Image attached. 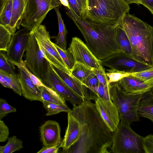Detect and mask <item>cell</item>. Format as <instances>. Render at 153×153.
I'll list each match as a JSON object with an SVG mask.
<instances>
[{
    "label": "cell",
    "mask_w": 153,
    "mask_h": 153,
    "mask_svg": "<svg viewBox=\"0 0 153 153\" xmlns=\"http://www.w3.org/2000/svg\"><path fill=\"white\" fill-rule=\"evenodd\" d=\"M78 120L80 134L78 140L66 153H108L111 146L112 132L90 100L73 105L70 111Z\"/></svg>",
    "instance_id": "obj_1"
},
{
    "label": "cell",
    "mask_w": 153,
    "mask_h": 153,
    "mask_svg": "<svg viewBox=\"0 0 153 153\" xmlns=\"http://www.w3.org/2000/svg\"><path fill=\"white\" fill-rule=\"evenodd\" d=\"M65 9L66 13L83 36L87 46L98 59L101 61L115 54L123 53L117 38L118 25L82 20L70 9Z\"/></svg>",
    "instance_id": "obj_2"
},
{
    "label": "cell",
    "mask_w": 153,
    "mask_h": 153,
    "mask_svg": "<svg viewBox=\"0 0 153 153\" xmlns=\"http://www.w3.org/2000/svg\"><path fill=\"white\" fill-rule=\"evenodd\" d=\"M122 24L131 44L132 57L153 66V26L128 13L124 16Z\"/></svg>",
    "instance_id": "obj_3"
},
{
    "label": "cell",
    "mask_w": 153,
    "mask_h": 153,
    "mask_svg": "<svg viewBox=\"0 0 153 153\" xmlns=\"http://www.w3.org/2000/svg\"><path fill=\"white\" fill-rule=\"evenodd\" d=\"M130 8L124 0H87L85 19L118 26Z\"/></svg>",
    "instance_id": "obj_4"
},
{
    "label": "cell",
    "mask_w": 153,
    "mask_h": 153,
    "mask_svg": "<svg viewBox=\"0 0 153 153\" xmlns=\"http://www.w3.org/2000/svg\"><path fill=\"white\" fill-rule=\"evenodd\" d=\"M109 84L111 99L118 108L120 121L130 124L139 121L138 109L143 94L126 92L118 82Z\"/></svg>",
    "instance_id": "obj_5"
},
{
    "label": "cell",
    "mask_w": 153,
    "mask_h": 153,
    "mask_svg": "<svg viewBox=\"0 0 153 153\" xmlns=\"http://www.w3.org/2000/svg\"><path fill=\"white\" fill-rule=\"evenodd\" d=\"M130 124L120 121L115 130L112 132V143L110 153H144L143 137L134 131Z\"/></svg>",
    "instance_id": "obj_6"
},
{
    "label": "cell",
    "mask_w": 153,
    "mask_h": 153,
    "mask_svg": "<svg viewBox=\"0 0 153 153\" xmlns=\"http://www.w3.org/2000/svg\"><path fill=\"white\" fill-rule=\"evenodd\" d=\"M25 0L21 25L30 32L41 24L50 11L62 5L63 2V0Z\"/></svg>",
    "instance_id": "obj_7"
},
{
    "label": "cell",
    "mask_w": 153,
    "mask_h": 153,
    "mask_svg": "<svg viewBox=\"0 0 153 153\" xmlns=\"http://www.w3.org/2000/svg\"><path fill=\"white\" fill-rule=\"evenodd\" d=\"M29 42L24 55L27 69L42 82L47 73L50 63L42 52L33 32H30Z\"/></svg>",
    "instance_id": "obj_8"
},
{
    "label": "cell",
    "mask_w": 153,
    "mask_h": 153,
    "mask_svg": "<svg viewBox=\"0 0 153 153\" xmlns=\"http://www.w3.org/2000/svg\"><path fill=\"white\" fill-rule=\"evenodd\" d=\"M32 32L37 40L42 52L46 59L58 69L70 74L69 69L53 43L51 41L49 32L45 26L41 24Z\"/></svg>",
    "instance_id": "obj_9"
},
{
    "label": "cell",
    "mask_w": 153,
    "mask_h": 153,
    "mask_svg": "<svg viewBox=\"0 0 153 153\" xmlns=\"http://www.w3.org/2000/svg\"><path fill=\"white\" fill-rule=\"evenodd\" d=\"M101 62L102 65L110 69L130 73L139 72L153 67L138 61L124 53L115 54Z\"/></svg>",
    "instance_id": "obj_10"
},
{
    "label": "cell",
    "mask_w": 153,
    "mask_h": 153,
    "mask_svg": "<svg viewBox=\"0 0 153 153\" xmlns=\"http://www.w3.org/2000/svg\"><path fill=\"white\" fill-rule=\"evenodd\" d=\"M30 33L24 28L13 34L7 51V59L13 66L20 65L24 61L22 57L28 45Z\"/></svg>",
    "instance_id": "obj_11"
},
{
    "label": "cell",
    "mask_w": 153,
    "mask_h": 153,
    "mask_svg": "<svg viewBox=\"0 0 153 153\" xmlns=\"http://www.w3.org/2000/svg\"><path fill=\"white\" fill-rule=\"evenodd\" d=\"M42 82L71 103L73 105H79L82 102L81 99L64 82L50 63L48 71Z\"/></svg>",
    "instance_id": "obj_12"
},
{
    "label": "cell",
    "mask_w": 153,
    "mask_h": 153,
    "mask_svg": "<svg viewBox=\"0 0 153 153\" xmlns=\"http://www.w3.org/2000/svg\"><path fill=\"white\" fill-rule=\"evenodd\" d=\"M67 50L72 55L75 62H80L93 69L103 67L101 61L95 56L86 44L78 37L72 38Z\"/></svg>",
    "instance_id": "obj_13"
},
{
    "label": "cell",
    "mask_w": 153,
    "mask_h": 153,
    "mask_svg": "<svg viewBox=\"0 0 153 153\" xmlns=\"http://www.w3.org/2000/svg\"><path fill=\"white\" fill-rule=\"evenodd\" d=\"M96 108L108 127L113 132L117 127L120 119L118 108L111 100L97 98L95 100Z\"/></svg>",
    "instance_id": "obj_14"
},
{
    "label": "cell",
    "mask_w": 153,
    "mask_h": 153,
    "mask_svg": "<svg viewBox=\"0 0 153 153\" xmlns=\"http://www.w3.org/2000/svg\"><path fill=\"white\" fill-rule=\"evenodd\" d=\"M17 67L18 74L19 78L22 95L26 99L30 101L42 102L41 91L31 80L24 61Z\"/></svg>",
    "instance_id": "obj_15"
},
{
    "label": "cell",
    "mask_w": 153,
    "mask_h": 153,
    "mask_svg": "<svg viewBox=\"0 0 153 153\" xmlns=\"http://www.w3.org/2000/svg\"><path fill=\"white\" fill-rule=\"evenodd\" d=\"M40 139L43 146L49 147L60 144L62 139L61 128L56 121H46L39 128Z\"/></svg>",
    "instance_id": "obj_16"
},
{
    "label": "cell",
    "mask_w": 153,
    "mask_h": 153,
    "mask_svg": "<svg viewBox=\"0 0 153 153\" xmlns=\"http://www.w3.org/2000/svg\"><path fill=\"white\" fill-rule=\"evenodd\" d=\"M80 134L79 123L70 111L68 113V126L65 135L60 144L62 152L68 149L79 140Z\"/></svg>",
    "instance_id": "obj_17"
},
{
    "label": "cell",
    "mask_w": 153,
    "mask_h": 153,
    "mask_svg": "<svg viewBox=\"0 0 153 153\" xmlns=\"http://www.w3.org/2000/svg\"><path fill=\"white\" fill-rule=\"evenodd\" d=\"M52 66L59 75L70 88L82 100V101L90 99L89 89L83 83L55 66Z\"/></svg>",
    "instance_id": "obj_18"
},
{
    "label": "cell",
    "mask_w": 153,
    "mask_h": 153,
    "mask_svg": "<svg viewBox=\"0 0 153 153\" xmlns=\"http://www.w3.org/2000/svg\"><path fill=\"white\" fill-rule=\"evenodd\" d=\"M118 82L124 91L130 94H144L149 91L152 88L131 75L123 78Z\"/></svg>",
    "instance_id": "obj_19"
},
{
    "label": "cell",
    "mask_w": 153,
    "mask_h": 153,
    "mask_svg": "<svg viewBox=\"0 0 153 153\" xmlns=\"http://www.w3.org/2000/svg\"><path fill=\"white\" fill-rule=\"evenodd\" d=\"M25 5V0H13L11 17L8 28L13 34L21 25Z\"/></svg>",
    "instance_id": "obj_20"
},
{
    "label": "cell",
    "mask_w": 153,
    "mask_h": 153,
    "mask_svg": "<svg viewBox=\"0 0 153 153\" xmlns=\"http://www.w3.org/2000/svg\"><path fill=\"white\" fill-rule=\"evenodd\" d=\"M57 16L59 32L56 38V43L59 47L64 50H66V36L68 32L62 19L61 15L58 7L54 9Z\"/></svg>",
    "instance_id": "obj_21"
},
{
    "label": "cell",
    "mask_w": 153,
    "mask_h": 153,
    "mask_svg": "<svg viewBox=\"0 0 153 153\" xmlns=\"http://www.w3.org/2000/svg\"><path fill=\"white\" fill-rule=\"evenodd\" d=\"M13 0H0V24L9 27L12 15Z\"/></svg>",
    "instance_id": "obj_22"
},
{
    "label": "cell",
    "mask_w": 153,
    "mask_h": 153,
    "mask_svg": "<svg viewBox=\"0 0 153 153\" xmlns=\"http://www.w3.org/2000/svg\"><path fill=\"white\" fill-rule=\"evenodd\" d=\"M93 70L83 63L76 62L70 71V75L82 82L91 74Z\"/></svg>",
    "instance_id": "obj_23"
},
{
    "label": "cell",
    "mask_w": 153,
    "mask_h": 153,
    "mask_svg": "<svg viewBox=\"0 0 153 153\" xmlns=\"http://www.w3.org/2000/svg\"><path fill=\"white\" fill-rule=\"evenodd\" d=\"M39 88L44 101L60 105H67L65 100L52 89L48 87L41 86Z\"/></svg>",
    "instance_id": "obj_24"
},
{
    "label": "cell",
    "mask_w": 153,
    "mask_h": 153,
    "mask_svg": "<svg viewBox=\"0 0 153 153\" xmlns=\"http://www.w3.org/2000/svg\"><path fill=\"white\" fill-rule=\"evenodd\" d=\"M117 38L120 48L123 52L132 56L131 44L123 28L122 22L118 26Z\"/></svg>",
    "instance_id": "obj_25"
},
{
    "label": "cell",
    "mask_w": 153,
    "mask_h": 153,
    "mask_svg": "<svg viewBox=\"0 0 153 153\" xmlns=\"http://www.w3.org/2000/svg\"><path fill=\"white\" fill-rule=\"evenodd\" d=\"M23 141L13 136L9 137L5 145L0 146V153H12L23 148Z\"/></svg>",
    "instance_id": "obj_26"
},
{
    "label": "cell",
    "mask_w": 153,
    "mask_h": 153,
    "mask_svg": "<svg viewBox=\"0 0 153 153\" xmlns=\"http://www.w3.org/2000/svg\"><path fill=\"white\" fill-rule=\"evenodd\" d=\"M0 75L10 84L14 92L19 96L22 95L21 85L18 74H9L0 71Z\"/></svg>",
    "instance_id": "obj_27"
},
{
    "label": "cell",
    "mask_w": 153,
    "mask_h": 153,
    "mask_svg": "<svg viewBox=\"0 0 153 153\" xmlns=\"http://www.w3.org/2000/svg\"><path fill=\"white\" fill-rule=\"evenodd\" d=\"M42 103L43 107L47 112V116L55 115L62 112L68 113L71 110L67 105H60L45 101H43Z\"/></svg>",
    "instance_id": "obj_28"
},
{
    "label": "cell",
    "mask_w": 153,
    "mask_h": 153,
    "mask_svg": "<svg viewBox=\"0 0 153 153\" xmlns=\"http://www.w3.org/2000/svg\"><path fill=\"white\" fill-rule=\"evenodd\" d=\"M139 117L147 118L153 123V102L141 99L138 109Z\"/></svg>",
    "instance_id": "obj_29"
},
{
    "label": "cell",
    "mask_w": 153,
    "mask_h": 153,
    "mask_svg": "<svg viewBox=\"0 0 153 153\" xmlns=\"http://www.w3.org/2000/svg\"><path fill=\"white\" fill-rule=\"evenodd\" d=\"M90 93L94 94L97 97L104 100H111L109 90V84L104 85L100 83L97 86L87 88Z\"/></svg>",
    "instance_id": "obj_30"
},
{
    "label": "cell",
    "mask_w": 153,
    "mask_h": 153,
    "mask_svg": "<svg viewBox=\"0 0 153 153\" xmlns=\"http://www.w3.org/2000/svg\"><path fill=\"white\" fill-rule=\"evenodd\" d=\"M13 34L6 27L0 24V50L7 51Z\"/></svg>",
    "instance_id": "obj_31"
},
{
    "label": "cell",
    "mask_w": 153,
    "mask_h": 153,
    "mask_svg": "<svg viewBox=\"0 0 153 153\" xmlns=\"http://www.w3.org/2000/svg\"><path fill=\"white\" fill-rule=\"evenodd\" d=\"M131 75L148 85L152 87L153 86V66L148 69L134 73Z\"/></svg>",
    "instance_id": "obj_32"
},
{
    "label": "cell",
    "mask_w": 153,
    "mask_h": 153,
    "mask_svg": "<svg viewBox=\"0 0 153 153\" xmlns=\"http://www.w3.org/2000/svg\"><path fill=\"white\" fill-rule=\"evenodd\" d=\"M106 74L108 78V84L118 82L123 78L132 75L134 73H130L115 69H106Z\"/></svg>",
    "instance_id": "obj_33"
},
{
    "label": "cell",
    "mask_w": 153,
    "mask_h": 153,
    "mask_svg": "<svg viewBox=\"0 0 153 153\" xmlns=\"http://www.w3.org/2000/svg\"><path fill=\"white\" fill-rule=\"evenodd\" d=\"M53 44L70 73V71L74 67L75 63V60L72 55L67 50H63L59 47L55 43H53Z\"/></svg>",
    "instance_id": "obj_34"
},
{
    "label": "cell",
    "mask_w": 153,
    "mask_h": 153,
    "mask_svg": "<svg viewBox=\"0 0 153 153\" xmlns=\"http://www.w3.org/2000/svg\"><path fill=\"white\" fill-rule=\"evenodd\" d=\"M16 109L10 105L6 100L2 98L0 99V120H1L8 114L15 112Z\"/></svg>",
    "instance_id": "obj_35"
},
{
    "label": "cell",
    "mask_w": 153,
    "mask_h": 153,
    "mask_svg": "<svg viewBox=\"0 0 153 153\" xmlns=\"http://www.w3.org/2000/svg\"><path fill=\"white\" fill-rule=\"evenodd\" d=\"M0 71L9 74H16L12 66L8 61L6 55L0 51Z\"/></svg>",
    "instance_id": "obj_36"
},
{
    "label": "cell",
    "mask_w": 153,
    "mask_h": 153,
    "mask_svg": "<svg viewBox=\"0 0 153 153\" xmlns=\"http://www.w3.org/2000/svg\"><path fill=\"white\" fill-rule=\"evenodd\" d=\"M143 145L144 153H153V135L150 134L143 137Z\"/></svg>",
    "instance_id": "obj_37"
},
{
    "label": "cell",
    "mask_w": 153,
    "mask_h": 153,
    "mask_svg": "<svg viewBox=\"0 0 153 153\" xmlns=\"http://www.w3.org/2000/svg\"><path fill=\"white\" fill-rule=\"evenodd\" d=\"M93 71L97 76L100 83L104 85L108 84V78L103 67L100 69H94Z\"/></svg>",
    "instance_id": "obj_38"
},
{
    "label": "cell",
    "mask_w": 153,
    "mask_h": 153,
    "mask_svg": "<svg viewBox=\"0 0 153 153\" xmlns=\"http://www.w3.org/2000/svg\"><path fill=\"white\" fill-rule=\"evenodd\" d=\"M83 85L87 88L89 87L97 86L100 82L96 75L93 72L90 74L83 82Z\"/></svg>",
    "instance_id": "obj_39"
},
{
    "label": "cell",
    "mask_w": 153,
    "mask_h": 153,
    "mask_svg": "<svg viewBox=\"0 0 153 153\" xmlns=\"http://www.w3.org/2000/svg\"><path fill=\"white\" fill-rule=\"evenodd\" d=\"M9 129L3 120H0V142H4L7 140Z\"/></svg>",
    "instance_id": "obj_40"
},
{
    "label": "cell",
    "mask_w": 153,
    "mask_h": 153,
    "mask_svg": "<svg viewBox=\"0 0 153 153\" xmlns=\"http://www.w3.org/2000/svg\"><path fill=\"white\" fill-rule=\"evenodd\" d=\"M69 6L67 7L71 9L78 17L81 15L79 8L76 0H66Z\"/></svg>",
    "instance_id": "obj_41"
},
{
    "label": "cell",
    "mask_w": 153,
    "mask_h": 153,
    "mask_svg": "<svg viewBox=\"0 0 153 153\" xmlns=\"http://www.w3.org/2000/svg\"><path fill=\"white\" fill-rule=\"evenodd\" d=\"M60 147V144L49 147L43 146L37 153H57Z\"/></svg>",
    "instance_id": "obj_42"
},
{
    "label": "cell",
    "mask_w": 153,
    "mask_h": 153,
    "mask_svg": "<svg viewBox=\"0 0 153 153\" xmlns=\"http://www.w3.org/2000/svg\"><path fill=\"white\" fill-rule=\"evenodd\" d=\"M87 0H76L79 6L80 13V19L82 20L85 19V14L86 10Z\"/></svg>",
    "instance_id": "obj_43"
},
{
    "label": "cell",
    "mask_w": 153,
    "mask_h": 153,
    "mask_svg": "<svg viewBox=\"0 0 153 153\" xmlns=\"http://www.w3.org/2000/svg\"><path fill=\"white\" fill-rule=\"evenodd\" d=\"M142 5L147 8L153 14V0H141Z\"/></svg>",
    "instance_id": "obj_44"
},
{
    "label": "cell",
    "mask_w": 153,
    "mask_h": 153,
    "mask_svg": "<svg viewBox=\"0 0 153 153\" xmlns=\"http://www.w3.org/2000/svg\"><path fill=\"white\" fill-rule=\"evenodd\" d=\"M142 98L153 102V86L149 91L143 94Z\"/></svg>",
    "instance_id": "obj_45"
},
{
    "label": "cell",
    "mask_w": 153,
    "mask_h": 153,
    "mask_svg": "<svg viewBox=\"0 0 153 153\" xmlns=\"http://www.w3.org/2000/svg\"><path fill=\"white\" fill-rule=\"evenodd\" d=\"M0 82L4 87L12 89V88L10 84L1 75H0Z\"/></svg>",
    "instance_id": "obj_46"
},
{
    "label": "cell",
    "mask_w": 153,
    "mask_h": 153,
    "mask_svg": "<svg viewBox=\"0 0 153 153\" xmlns=\"http://www.w3.org/2000/svg\"><path fill=\"white\" fill-rule=\"evenodd\" d=\"M129 5L132 3H135L138 5L140 4L142 5L141 0H124Z\"/></svg>",
    "instance_id": "obj_47"
}]
</instances>
